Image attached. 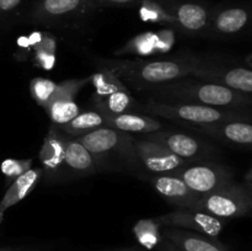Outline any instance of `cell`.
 Returning <instances> with one entry per match:
<instances>
[{
    "label": "cell",
    "instance_id": "obj_31",
    "mask_svg": "<svg viewBox=\"0 0 252 251\" xmlns=\"http://www.w3.org/2000/svg\"><path fill=\"white\" fill-rule=\"evenodd\" d=\"M25 0H0V14H10L19 9Z\"/></svg>",
    "mask_w": 252,
    "mask_h": 251
},
{
    "label": "cell",
    "instance_id": "obj_4",
    "mask_svg": "<svg viewBox=\"0 0 252 251\" xmlns=\"http://www.w3.org/2000/svg\"><path fill=\"white\" fill-rule=\"evenodd\" d=\"M251 191L244 185L233 182L224 188L201 196L192 209L204 212L219 219L241 218L251 212Z\"/></svg>",
    "mask_w": 252,
    "mask_h": 251
},
{
    "label": "cell",
    "instance_id": "obj_26",
    "mask_svg": "<svg viewBox=\"0 0 252 251\" xmlns=\"http://www.w3.org/2000/svg\"><path fill=\"white\" fill-rule=\"evenodd\" d=\"M58 84L49 79L44 78H34L30 83V93L32 98L42 107H46L51 101L52 96L56 93Z\"/></svg>",
    "mask_w": 252,
    "mask_h": 251
},
{
    "label": "cell",
    "instance_id": "obj_10",
    "mask_svg": "<svg viewBox=\"0 0 252 251\" xmlns=\"http://www.w3.org/2000/svg\"><path fill=\"white\" fill-rule=\"evenodd\" d=\"M140 138L162 145L175 155L189 162L204 159L212 153V147H209V144L186 133L159 129L140 135Z\"/></svg>",
    "mask_w": 252,
    "mask_h": 251
},
{
    "label": "cell",
    "instance_id": "obj_11",
    "mask_svg": "<svg viewBox=\"0 0 252 251\" xmlns=\"http://www.w3.org/2000/svg\"><path fill=\"white\" fill-rule=\"evenodd\" d=\"M89 81H90V78L69 79L58 84L56 93L53 94L48 105L44 107L54 126L61 127L80 113L78 103L74 98L81 90V88Z\"/></svg>",
    "mask_w": 252,
    "mask_h": 251
},
{
    "label": "cell",
    "instance_id": "obj_20",
    "mask_svg": "<svg viewBox=\"0 0 252 251\" xmlns=\"http://www.w3.org/2000/svg\"><path fill=\"white\" fill-rule=\"evenodd\" d=\"M42 176L41 169H30L11 182L0 201V212H5L10 207L21 202L32 189L36 187L39 177Z\"/></svg>",
    "mask_w": 252,
    "mask_h": 251
},
{
    "label": "cell",
    "instance_id": "obj_9",
    "mask_svg": "<svg viewBox=\"0 0 252 251\" xmlns=\"http://www.w3.org/2000/svg\"><path fill=\"white\" fill-rule=\"evenodd\" d=\"M154 220L160 226L189 229L211 238H217L225 228V221L223 219L192 208H179L177 211L157 217Z\"/></svg>",
    "mask_w": 252,
    "mask_h": 251
},
{
    "label": "cell",
    "instance_id": "obj_24",
    "mask_svg": "<svg viewBox=\"0 0 252 251\" xmlns=\"http://www.w3.org/2000/svg\"><path fill=\"white\" fill-rule=\"evenodd\" d=\"M90 81L95 88V97L94 98H103L111 94L127 89V86L121 79H118L112 71L105 68L103 70L93 74L90 76Z\"/></svg>",
    "mask_w": 252,
    "mask_h": 251
},
{
    "label": "cell",
    "instance_id": "obj_33",
    "mask_svg": "<svg viewBox=\"0 0 252 251\" xmlns=\"http://www.w3.org/2000/svg\"><path fill=\"white\" fill-rule=\"evenodd\" d=\"M0 251H27V250H11V249H0Z\"/></svg>",
    "mask_w": 252,
    "mask_h": 251
},
{
    "label": "cell",
    "instance_id": "obj_32",
    "mask_svg": "<svg viewBox=\"0 0 252 251\" xmlns=\"http://www.w3.org/2000/svg\"><path fill=\"white\" fill-rule=\"evenodd\" d=\"M159 250L160 251H181L179 248L174 245L172 243H170L169 240L162 238L161 241L159 243Z\"/></svg>",
    "mask_w": 252,
    "mask_h": 251
},
{
    "label": "cell",
    "instance_id": "obj_30",
    "mask_svg": "<svg viewBox=\"0 0 252 251\" xmlns=\"http://www.w3.org/2000/svg\"><path fill=\"white\" fill-rule=\"evenodd\" d=\"M96 9L105 6H130V5L138 4L140 0H91Z\"/></svg>",
    "mask_w": 252,
    "mask_h": 251
},
{
    "label": "cell",
    "instance_id": "obj_2",
    "mask_svg": "<svg viewBox=\"0 0 252 251\" xmlns=\"http://www.w3.org/2000/svg\"><path fill=\"white\" fill-rule=\"evenodd\" d=\"M105 69L138 90H148L191 75V61H105Z\"/></svg>",
    "mask_w": 252,
    "mask_h": 251
},
{
    "label": "cell",
    "instance_id": "obj_5",
    "mask_svg": "<svg viewBox=\"0 0 252 251\" xmlns=\"http://www.w3.org/2000/svg\"><path fill=\"white\" fill-rule=\"evenodd\" d=\"M76 139L95 157L116 154L134 166L139 165L134 150V138L129 133L111 127H101Z\"/></svg>",
    "mask_w": 252,
    "mask_h": 251
},
{
    "label": "cell",
    "instance_id": "obj_7",
    "mask_svg": "<svg viewBox=\"0 0 252 251\" xmlns=\"http://www.w3.org/2000/svg\"><path fill=\"white\" fill-rule=\"evenodd\" d=\"M170 174L181 179L192 191L199 196L216 192L234 182L233 174L226 167L218 164L189 162Z\"/></svg>",
    "mask_w": 252,
    "mask_h": 251
},
{
    "label": "cell",
    "instance_id": "obj_21",
    "mask_svg": "<svg viewBox=\"0 0 252 251\" xmlns=\"http://www.w3.org/2000/svg\"><path fill=\"white\" fill-rule=\"evenodd\" d=\"M94 101L96 110L101 115H121L143 110V106L132 97L128 89L113 93L103 98H94Z\"/></svg>",
    "mask_w": 252,
    "mask_h": 251
},
{
    "label": "cell",
    "instance_id": "obj_35",
    "mask_svg": "<svg viewBox=\"0 0 252 251\" xmlns=\"http://www.w3.org/2000/svg\"><path fill=\"white\" fill-rule=\"evenodd\" d=\"M110 251H132V250H110Z\"/></svg>",
    "mask_w": 252,
    "mask_h": 251
},
{
    "label": "cell",
    "instance_id": "obj_1",
    "mask_svg": "<svg viewBox=\"0 0 252 251\" xmlns=\"http://www.w3.org/2000/svg\"><path fill=\"white\" fill-rule=\"evenodd\" d=\"M153 100L165 102H187L219 108H241L250 105V95L231 90L225 86L206 81L179 80L169 81L148 89Z\"/></svg>",
    "mask_w": 252,
    "mask_h": 251
},
{
    "label": "cell",
    "instance_id": "obj_6",
    "mask_svg": "<svg viewBox=\"0 0 252 251\" xmlns=\"http://www.w3.org/2000/svg\"><path fill=\"white\" fill-rule=\"evenodd\" d=\"M191 61V75L206 83L225 86L231 90L250 95L252 91V73L244 66L225 65V64L211 63V62L189 59Z\"/></svg>",
    "mask_w": 252,
    "mask_h": 251
},
{
    "label": "cell",
    "instance_id": "obj_16",
    "mask_svg": "<svg viewBox=\"0 0 252 251\" xmlns=\"http://www.w3.org/2000/svg\"><path fill=\"white\" fill-rule=\"evenodd\" d=\"M162 238L174 244L181 251H228L216 238L181 228H169L162 231Z\"/></svg>",
    "mask_w": 252,
    "mask_h": 251
},
{
    "label": "cell",
    "instance_id": "obj_25",
    "mask_svg": "<svg viewBox=\"0 0 252 251\" xmlns=\"http://www.w3.org/2000/svg\"><path fill=\"white\" fill-rule=\"evenodd\" d=\"M159 228L160 225L154 219H142V220L137 221L133 231H134L138 241L143 246L148 249H154L159 245L162 239Z\"/></svg>",
    "mask_w": 252,
    "mask_h": 251
},
{
    "label": "cell",
    "instance_id": "obj_23",
    "mask_svg": "<svg viewBox=\"0 0 252 251\" xmlns=\"http://www.w3.org/2000/svg\"><path fill=\"white\" fill-rule=\"evenodd\" d=\"M101 127H107L105 117L98 111H88L79 113L73 120L58 128L68 137L79 138Z\"/></svg>",
    "mask_w": 252,
    "mask_h": 251
},
{
    "label": "cell",
    "instance_id": "obj_3",
    "mask_svg": "<svg viewBox=\"0 0 252 251\" xmlns=\"http://www.w3.org/2000/svg\"><path fill=\"white\" fill-rule=\"evenodd\" d=\"M143 111L148 116H155L165 120L181 121L189 126L212 125V123L225 122V121L243 120L246 121L244 113L233 108H219L212 106L198 105L187 102H165V101L150 98Z\"/></svg>",
    "mask_w": 252,
    "mask_h": 251
},
{
    "label": "cell",
    "instance_id": "obj_28",
    "mask_svg": "<svg viewBox=\"0 0 252 251\" xmlns=\"http://www.w3.org/2000/svg\"><path fill=\"white\" fill-rule=\"evenodd\" d=\"M32 159L26 160H15V159H6L1 162L0 169L4 176L6 177L7 181H14L16 177L26 172L27 170L31 169Z\"/></svg>",
    "mask_w": 252,
    "mask_h": 251
},
{
    "label": "cell",
    "instance_id": "obj_8",
    "mask_svg": "<svg viewBox=\"0 0 252 251\" xmlns=\"http://www.w3.org/2000/svg\"><path fill=\"white\" fill-rule=\"evenodd\" d=\"M96 6L91 0H37L31 17L42 24H62L86 16Z\"/></svg>",
    "mask_w": 252,
    "mask_h": 251
},
{
    "label": "cell",
    "instance_id": "obj_12",
    "mask_svg": "<svg viewBox=\"0 0 252 251\" xmlns=\"http://www.w3.org/2000/svg\"><path fill=\"white\" fill-rule=\"evenodd\" d=\"M134 150L138 162L153 174H170L189 161L181 159L158 143L139 138L134 139Z\"/></svg>",
    "mask_w": 252,
    "mask_h": 251
},
{
    "label": "cell",
    "instance_id": "obj_17",
    "mask_svg": "<svg viewBox=\"0 0 252 251\" xmlns=\"http://www.w3.org/2000/svg\"><path fill=\"white\" fill-rule=\"evenodd\" d=\"M66 138L68 137L54 125L49 128L48 134L44 137L38 157L49 175H56L64 166Z\"/></svg>",
    "mask_w": 252,
    "mask_h": 251
},
{
    "label": "cell",
    "instance_id": "obj_14",
    "mask_svg": "<svg viewBox=\"0 0 252 251\" xmlns=\"http://www.w3.org/2000/svg\"><path fill=\"white\" fill-rule=\"evenodd\" d=\"M150 182L167 203L179 208H191L201 197L192 191L181 179L171 174L154 175Z\"/></svg>",
    "mask_w": 252,
    "mask_h": 251
},
{
    "label": "cell",
    "instance_id": "obj_15",
    "mask_svg": "<svg viewBox=\"0 0 252 251\" xmlns=\"http://www.w3.org/2000/svg\"><path fill=\"white\" fill-rule=\"evenodd\" d=\"M192 129L213 137L219 142L239 145H250L252 143V126L249 121L235 120L212 125L192 126Z\"/></svg>",
    "mask_w": 252,
    "mask_h": 251
},
{
    "label": "cell",
    "instance_id": "obj_27",
    "mask_svg": "<svg viewBox=\"0 0 252 251\" xmlns=\"http://www.w3.org/2000/svg\"><path fill=\"white\" fill-rule=\"evenodd\" d=\"M140 16L145 21L174 24L172 17L165 10L159 0H140Z\"/></svg>",
    "mask_w": 252,
    "mask_h": 251
},
{
    "label": "cell",
    "instance_id": "obj_34",
    "mask_svg": "<svg viewBox=\"0 0 252 251\" xmlns=\"http://www.w3.org/2000/svg\"><path fill=\"white\" fill-rule=\"evenodd\" d=\"M2 217H4V212H0V223L2 221Z\"/></svg>",
    "mask_w": 252,
    "mask_h": 251
},
{
    "label": "cell",
    "instance_id": "obj_18",
    "mask_svg": "<svg viewBox=\"0 0 252 251\" xmlns=\"http://www.w3.org/2000/svg\"><path fill=\"white\" fill-rule=\"evenodd\" d=\"M107 127L122 130L126 133H137L143 135L147 133L162 129V123L148 115L128 112L121 115H102Z\"/></svg>",
    "mask_w": 252,
    "mask_h": 251
},
{
    "label": "cell",
    "instance_id": "obj_19",
    "mask_svg": "<svg viewBox=\"0 0 252 251\" xmlns=\"http://www.w3.org/2000/svg\"><path fill=\"white\" fill-rule=\"evenodd\" d=\"M96 157L76 138L68 137L64 153V166L73 174L88 176L96 170Z\"/></svg>",
    "mask_w": 252,
    "mask_h": 251
},
{
    "label": "cell",
    "instance_id": "obj_29",
    "mask_svg": "<svg viewBox=\"0 0 252 251\" xmlns=\"http://www.w3.org/2000/svg\"><path fill=\"white\" fill-rule=\"evenodd\" d=\"M44 44L42 42V46L38 47L36 53V63L38 65H41L42 68L51 69L54 64V41L51 37H47L44 38Z\"/></svg>",
    "mask_w": 252,
    "mask_h": 251
},
{
    "label": "cell",
    "instance_id": "obj_13",
    "mask_svg": "<svg viewBox=\"0 0 252 251\" xmlns=\"http://www.w3.org/2000/svg\"><path fill=\"white\" fill-rule=\"evenodd\" d=\"M174 24L189 32H201L208 26L209 12L203 5L196 2H180L172 0H159Z\"/></svg>",
    "mask_w": 252,
    "mask_h": 251
},
{
    "label": "cell",
    "instance_id": "obj_22",
    "mask_svg": "<svg viewBox=\"0 0 252 251\" xmlns=\"http://www.w3.org/2000/svg\"><path fill=\"white\" fill-rule=\"evenodd\" d=\"M249 11L244 7L234 6L223 9L213 19V29L220 34H234L245 29L249 22Z\"/></svg>",
    "mask_w": 252,
    "mask_h": 251
}]
</instances>
